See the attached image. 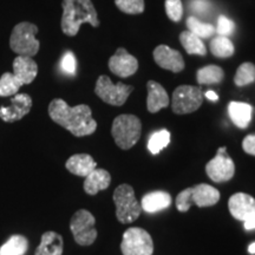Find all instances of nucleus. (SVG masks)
<instances>
[{
	"label": "nucleus",
	"instance_id": "27",
	"mask_svg": "<svg viewBox=\"0 0 255 255\" xmlns=\"http://www.w3.org/2000/svg\"><path fill=\"white\" fill-rule=\"evenodd\" d=\"M21 87L23 84L13 73L5 72L0 77V97H11L17 95Z\"/></svg>",
	"mask_w": 255,
	"mask_h": 255
},
{
	"label": "nucleus",
	"instance_id": "30",
	"mask_svg": "<svg viewBox=\"0 0 255 255\" xmlns=\"http://www.w3.org/2000/svg\"><path fill=\"white\" fill-rule=\"evenodd\" d=\"M187 27L188 31H190L191 33L196 34L200 38H209L215 32V28L212 24L203 23L195 17H189L187 19Z\"/></svg>",
	"mask_w": 255,
	"mask_h": 255
},
{
	"label": "nucleus",
	"instance_id": "37",
	"mask_svg": "<svg viewBox=\"0 0 255 255\" xmlns=\"http://www.w3.org/2000/svg\"><path fill=\"white\" fill-rule=\"evenodd\" d=\"M244 226H245V229H246V231H253V229H255V218L245 221Z\"/></svg>",
	"mask_w": 255,
	"mask_h": 255
},
{
	"label": "nucleus",
	"instance_id": "36",
	"mask_svg": "<svg viewBox=\"0 0 255 255\" xmlns=\"http://www.w3.org/2000/svg\"><path fill=\"white\" fill-rule=\"evenodd\" d=\"M242 148L245 152L255 156V135H248L245 137L244 142H242Z\"/></svg>",
	"mask_w": 255,
	"mask_h": 255
},
{
	"label": "nucleus",
	"instance_id": "9",
	"mask_svg": "<svg viewBox=\"0 0 255 255\" xmlns=\"http://www.w3.org/2000/svg\"><path fill=\"white\" fill-rule=\"evenodd\" d=\"M121 250L123 255H151L154 253V242L144 229L131 227L124 232Z\"/></svg>",
	"mask_w": 255,
	"mask_h": 255
},
{
	"label": "nucleus",
	"instance_id": "22",
	"mask_svg": "<svg viewBox=\"0 0 255 255\" xmlns=\"http://www.w3.org/2000/svg\"><path fill=\"white\" fill-rule=\"evenodd\" d=\"M64 241L62 235L56 232H46L41 235L40 245L34 255H62Z\"/></svg>",
	"mask_w": 255,
	"mask_h": 255
},
{
	"label": "nucleus",
	"instance_id": "39",
	"mask_svg": "<svg viewBox=\"0 0 255 255\" xmlns=\"http://www.w3.org/2000/svg\"><path fill=\"white\" fill-rule=\"evenodd\" d=\"M248 252H250L251 254H255V242L250 245V247H248Z\"/></svg>",
	"mask_w": 255,
	"mask_h": 255
},
{
	"label": "nucleus",
	"instance_id": "1",
	"mask_svg": "<svg viewBox=\"0 0 255 255\" xmlns=\"http://www.w3.org/2000/svg\"><path fill=\"white\" fill-rule=\"evenodd\" d=\"M49 115L53 122L76 137L92 135L97 129V122L92 119V111L87 104L72 108L65 101L56 98L49 105Z\"/></svg>",
	"mask_w": 255,
	"mask_h": 255
},
{
	"label": "nucleus",
	"instance_id": "6",
	"mask_svg": "<svg viewBox=\"0 0 255 255\" xmlns=\"http://www.w3.org/2000/svg\"><path fill=\"white\" fill-rule=\"evenodd\" d=\"M114 202L116 206V218L121 223H131L141 215V205L136 199L132 187L129 184H121L115 189Z\"/></svg>",
	"mask_w": 255,
	"mask_h": 255
},
{
	"label": "nucleus",
	"instance_id": "25",
	"mask_svg": "<svg viewBox=\"0 0 255 255\" xmlns=\"http://www.w3.org/2000/svg\"><path fill=\"white\" fill-rule=\"evenodd\" d=\"M28 241L23 235H12L0 247V255H24L27 252Z\"/></svg>",
	"mask_w": 255,
	"mask_h": 255
},
{
	"label": "nucleus",
	"instance_id": "8",
	"mask_svg": "<svg viewBox=\"0 0 255 255\" xmlns=\"http://www.w3.org/2000/svg\"><path fill=\"white\" fill-rule=\"evenodd\" d=\"M95 216L89 210L79 209L70 221L73 239L79 246H90L97 239V231L95 228Z\"/></svg>",
	"mask_w": 255,
	"mask_h": 255
},
{
	"label": "nucleus",
	"instance_id": "26",
	"mask_svg": "<svg viewBox=\"0 0 255 255\" xmlns=\"http://www.w3.org/2000/svg\"><path fill=\"white\" fill-rule=\"evenodd\" d=\"M210 52L218 58H229L234 55V45L228 37H214L210 40Z\"/></svg>",
	"mask_w": 255,
	"mask_h": 255
},
{
	"label": "nucleus",
	"instance_id": "12",
	"mask_svg": "<svg viewBox=\"0 0 255 255\" xmlns=\"http://www.w3.org/2000/svg\"><path fill=\"white\" fill-rule=\"evenodd\" d=\"M32 98L27 94H17L11 98L8 107L0 108V119L6 123H13L21 120L30 113Z\"/></svg>",
	"mask_w": 255,
	"mask_h": 255
},
{
	"label": "nucleus",
	"instance_id": "34",
	"mask_svg": "<svg viewBox=\"0 0 255 255\" xmlns=\"http://www.w3.org/2000/svg\"><path fill=\"white\" fill-rule=\"evenodd\" d=\"M60 66H62L64 72L69 73V75H75L76 69H77V62H76V57L71 51H68L64 55L62 62H60Z\"/></svg>",
	"mask_w": 255,
	"mask_h": 255
},
{
	"label": "nucleus",
	"instance_id": "7",
	"mask_svg": "<svg viewBox=\"0 0 255 255\" xmlns=\"http://www.w3.org/2000/svg\"><path fill=\"white\" fill-rule=\"evenodd\" d=\"M132 91L133 87L131 85H127L121 82L115 84L108 76L104 75L100 76L95 87L96 95L105 103L114 107H122Z\"/></svg>",
	"mask_w": 255,
	"mask_h": 255
},
{
	"label": "nucleus",
	"instance_id": "10",
	"mask_svg": "<svg viewBox=\"0 0 255 255\" xmlns=\"http://www.w3.org/2000/svg\"><path fill=\"white\" fill-rule=\"evenodd\" d=\"M203 102L202 91L193 85H181L175 89L171 107L177 115H187L196 111Z\"/></svg>",
	"mask_w": 255,
	"mask_h": 255
},
{
	"label": "nucleus",
	"instance_id": "31",
	"mask_svg": "<svg viewBox=\"0 0 255 255\" xmlns=\"http://www.w3.org/2000/svg\"><path fill=\"white\" fill-rule=\"evenodd\" d=\"M120 11L127 14H139L144 11V0H115Z\"/></svg>",
	"mask_w": 255,
	"mask_h": 255
},
{
	"label": "nucleus",
	"instance_id": "24",
	"mask_svg": "<svg viewBox=\"0 0 255 255\" xmlns=\"http://www.w3.org/2000/svg\"><path fill=\"white\" fill-rule=\"evenodd\" d=\"M225 78V72L218 65H207L197 71V83L201 85L219 84Z\"/></svg>",
	"mask_w": 255,
	"mask_h": 255
},
{
	"label": "nucleus",
	"instance_id": "35",
	"mask_svg": "<svg viewBox=\"0 0 255 255\" xmlns=\"http://www.w3.org/2000/svg\"><path fill=\"white\" fill-rule=\"evenodd\" d=\"M210 4L207 0H193L190 1V9L199 14H206L209 11Z\"/></svg>",
	"mask_w": 255,
	"mask_h": 255
},
{
	"label": "nucleus",
	"instance_id": "11",
	"mask_svg": "<svg viewBox=\"0 0 255 255\" xmlns=\"http://www.w3.org/2000/svg\"><path fill=\"white\" fill-rule=\"evenodd\" d=\"M206 173L212 181L216 183L227 182L235 174V164L227 155V148L221 146L218 149L216 156L206 165Z\"/></svg>",
	"mask_w": 255,
	"mask_h": 255
},
{
	"label": "nucleus",
	"instance_id": "28",
	"mask_svg": "<svg viewBox=\"0 0 255 255\" xmlns=\"http://www.w3.org/2000/svg\"><path fill=\"white\" fill-rule=\"evenodd\" d=\"M255 82V65L253 63H242L237 70L234 83L238 87H246Z\"/></svg>",
	"mask_w": 255,
	"mask_h": 255
},
{
	"label": "nucleus",
	"instance_id": "33",
	"mask_svg": "<svg viewBox=\"0 0 255 255\" xmlns=\"http://www.w3.org/2000/svg\"><path fill=\"white\" fill-rule=\"evenodd\" d=\"M235 28L234 21L231 20V19L225 17V15H220L218 19V27H216V31H218L219 36L228 37L231 36Z\"/></svg>",
	"mask_w": 255,
	"mask_h": 255
},
{
	"label": "nucleus",
	"instance_id": "23",
	"mask_svg": "<svg viewBox=\"0 0 255 255\" xmlns=\"http://www.w3.org/2000/svg\"><path fill=\"white\" fill-rule=\"evenodd\" d=\"M180 41L188 55H207V49L205 44H203V41L201 40V38L197 37L196 34L191 33L190 31H183L182 33L180 34Z\"/></svg>",
	"mask_w": 255,
	"mask_h": 255
},
{
	"label": "nucleus",
	"instance_id": "15",
	"mask_svg": "<svg viewBox=\"0 0 255 255\" xmlns=\"http://www.w3.org/2000/svg\"><path fill=\"white\" fill-rule=\"evenodd\" d=\"M228 208L233 218L240 221L255 218V199L248 194H234L228 201Z\"/></svg>",
	"mask_w": 255,
	"mask_h": 255
},
{
	"label": "nucleus",
	"instance_id": "19",
	"mask_svg": "<svg viewBox=\"0 0 255 255\" xmlns=\"http://www.w3.org/2000/svg\"><path fill=\"white\" fill-rule=\"evenodd\" d=\"M111 183V176L105 169H97L92 170L85 177L84 190L89 195H96L102 190L108 189Z\"/></svg>",
	"mask_w": 255,
	"mask_h": 255
},
{
	"label": "nucleus",
	"instance_id": "13",
	"mask_svg": "<svg viewBox=\"0 0 255 255\" xmlns=\"http://www.w3.org/2000/svg\"><path fill=\"white\" fill-rule=\"evenodd\" d=\"M109 69L114 75L128 78L135 75L138 70V60L135 58V56L130 55L126 49L120 47L109 59Z\"/></svg>",
	"mask_w": 255,
	"mask_h": 255
},
{
	"label": "nucleus",
	"instance_id": "16",
	"mask_svg": "<svg viewBox=\"0 0 255 255\" xmlns=\"http://www.w3.org/2000/svg\"><path fill=\"white\" fill-rule=\"evenodd\" d=\"M146 89H148L146 108H148L149 113L156 114L170 104V100H169L167 91L159 83L149 81L148 84H146Z\"/></svg>",
	"mask_w": 255,
	"mask_h": 255
},
{
	"label": "nucleus",
	"instance_id": "32",
	"mask_svg": "<svg viewBox=\"0 0 255 255\" xmlns=\"http://www.w3.org/2000/svg\"><path fill=\"white\" fill-rule=\"evenodd\" d=\"M165 12L171 21L178 23L183 15V5L181 0H165Z\"/></svg>",
	"mask_w": 255,
	"mask_h": 255
},
{
	"label": "nucleus",
	"instance_id": "14",
	"mask_svg": "<svg viewBox=\"0 0 255 255\" xmlns=\"http://www.w3.org/2000/svg\"><path fill=\"white\" fill-rule=\"evenodd\" d=\"M154 59L159 68L178 73L184 70V59L181 52L168 45H158L152 52Z\"/></svg>",
	"mask_w": 255,
	"mask_h": 255
},
{
	"label": "nucleus",
	"instance_id": "29",
	"mask_svg": "<svg viewBox=\"0 0 255 255\" xmlns=\"http://www.w3.org/2000/svg\"><path fill=\"white\" fill-rule=\"evenodd\" d=\"M169 143H170V132L168 130L162 129L150 136L148 141V149L152 155H157L165 146H168Z\"/></svg>",
	"mask_w": 255,
	"mask_h": 255
},
{
	"label": "nucleus",
	"instance_id": "3",
	"mask_svg": "<svg viewBox=\"0 0 255 255\" xmlns=\"http://www.w3.org/2000/svg\"><path fill=\"white\" fill-rule=\"evenodd\" d=\"M220 191L216 188L201 183L181 191L176 197L175 205L178 212L186 213L194 205L200 208L214 206L220 201Z\"/></svg>",
	"mask_w": 255,
	"mask_h": 255
},
{
	"label": "nucleus",
	"instance_id": "2",
	"mask_svg": "<svg viewBox=\"0 0 255 255\" xmlns=\"http://www.w3.org/2000/svg\"><path fill=\"white\" fill-rule=\"evenodd\" d=\"M62 30L66 36L75 37L82 24L100 26L97 11L91 0H63Z\"/></svg>",
	"mask_w": 255,
	"mask_h": 255
},
{
	"label": "nucleus",
	"instance_id": "21",
	"mask_svg": "<svg viewBox=\"0 0 255 255\" xmlns=\"http://www.w3.org/2000/svg\"><path fill=\"white\" fill-rule=\"evenodd\" d=\"M171 203V196L167 191H151L143 196L141 208L146 213H156L167 209Z\"/></svg>",
	"mask_w": 255,
	"mask_h": 255
},
{
	"label": "nucleus",
	"instance_id": "5",
	"mask_svg": "<svg viewBox=\"0 0 255 255\" xmlns=\"http://www.w3.org/2000/svg\"><path fill=\"white\" fill-rule=\"evenodd\" d=\"M37 25L23 21L15 25L9 38V46L18 56L33 57L39 51L40 43L36 38Z\"/></svg>",
	"mask_w": 255,
	"mask_h": 255
},
{
	"label": "nucleus",
	"instance_id": "18",
	"mask_svg": "<svg viewBox=\"0 0 255 255\" xmlns=\"http://www.w3.org/2000/svg\"><path fill=\"white\" fill-rule=\"evenodd\" d=\"M65 167L70 173L77 176L87 177L92 170L97 168V163L92 156L88 154L73 155L66 161Z\"/></svg>",
	"mask_w": 255,
	"mask_h": 255
},
{
	"label": "nucleus",
	"instance_id": "4",
	"mask_svg": "<svg viewBox=\"0 0 255 255\" xmlns=\"http://www.w3.org/2000/svg\"><path fill=\"white\" fill-rule=\"evenodd\" d=\"M142 123L135 115H120L114 120L111 133L116 144L123 150H129L138 142Z\"/></svg>",
	"mask_w": 255,
	"mask_h": 255
},
{
	"label": "nucleus",
	"instance_id": "20",
	"mask_svg": "<svg viewBox=\"0 0 255 255\" xmlns=\"http://www.w3.org/2000/svg\"><path fill=\"white\" fill-rule=\"evenodd\" d=\"M228 115L235 126L240 129H246L252 121L253 107L244 102H231L228 105Z\"/></svg>",
	"mask_w": 255,
	"mask_h": 255
},
{
	"label": "nucleus",
	"instance_id": "17",
	"mask_svg": "<svg viewBox=\"0 0 255 255\" xmlns=\"http://www.w3.org/2000/svg\"><path fill=\"white\" fill-rule=\"evenodd\" d=\"M13 75L21 84H31L38 75V65L31 57L18 56L13 60Z\"/></svg>",
	"mask_w": 255,
	"mask_h": 255
},
{
	"label": "nucleus",
	"instance_id": "38",
	"mask_svg": "<svg viewBox=\"0 0 255 255\" xmlns=\"http://www.w3.org/2000/svg\"><path fill=\"white\" fill-rule=\"evenodd\" d=\"M206 97L208 98V100H210L212 102H216V101H219V96L215 94L214 91H207L206 92Z\"/></svg>",
	"mask_w": 255,
	"mask_h": 255
}]
</instances>
